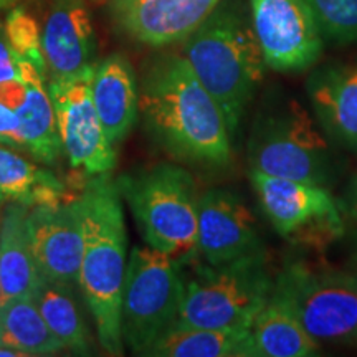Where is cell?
<instances>
[{"instance_id":"13","label":"cell","mask_w":357,"mask_h":357,"mask_svg":"<svg viewBox=\"0 0 357 357\" xmlns=\"http://www.w3.org/2000/svg\"><path fill=\"white\" fill-rule=\"evenodd\" d=\"M29 238L42 280L78 283L83 258V227L77 199L73 202L38 204L30 207Z\"/></svg>"},{"instance_id":"25","label":"cell","mask_w":357,"mask_h":357,"mask_svg":"<svg viewBox=\"0 0 357 357\" xmlns=\"http://www.w3.org/2000/svg\"><path fill=\"white\" fill-rule=\"evenodd\" d=\"M324 38L357 43V0H307Z\"/></svg>"},{"instance_id":"14","label":"cell","mask_w":357,"mask_h":357,"mask_svg":"<svg viewBox=\"0 0 357 357\" xmlns=\"http://www.w3.org/2000/svg\"><path fill=\"white\" fill-rule=\"evenodd\" d=\"M222 0H109L123 32L137 42L164 47L184 42Z\"/></svg>"},{"instance_id":"3","label":"cell","mask_w":357,"mask_h":357,"mask_svg":"<svg viewBox=\"0 0 357 357\" xmlns=\"http://www.w3.org/2000/svg\"><path fill=\"white\" fill-rule=\"evenodd\" d=\"M182 56L215 98L235 139L266 70L252 15L240 6L218 3L207 20L184 40Z\"/></svg>"},{"instance_id":"9","label":"cell","mask_w":357,"mask_h":357,"mask_svg":"<svg viewBox=\"0 0 357 357\" xmlns=\"http://www.w3.org/2000/svg\"><path fill=\"white\" fill-rule=\"evenodd\" d=\"M250 182L268 222L289 243L323 248L344 234L341 205L329 187L255 171Z\"/></svg>"},{"instance_id":"24","label":"cell","mask_w":357,"mask_h":357,"mask_svg":"<svg viewBox=\"0 0 357 357\" xmlns=\"http://www.w3.org/2000/svg\"><path fill=\"white\" fill-rule=\"evenodd\" d=\"M71 287L73 284L42 280L33 300L45 323L65 349H71L78 354H89L88 329L78 311Z\"/></svg>"},{"instance_id":"30","label":"cell","mask_w":357,"mask_h":357,"mask_svg":"<svg viewBox=\"0 0 357 357\" xmlns=\"http://www.w3.org/2000/svg\"><path fill=\"white\" fill-rule=\"evenodd\" d=\"M347 208H349L352 218L357 222V174L354 178H352V184L349 189V205H347Z\"/></svg>"},{"instance_id":"35","label":"cell","mask_w":357,"mask_h":357,"mask_svg":"<svg viewBox=\"0 0 357 357\" xmlns=\"http://www.w3.org/2000/svg\"><path fill=\"white\" fill-rule=\"evenodd\" d=\"M6 2H7V0H0V7H2V6H6Z\"/></svg>"},{"instance_id":"21","label":"cell","mask_w":357,"mask_h":357,"mask_svg":"<svg viewBox=\"0 0 357 357\" xmlns=\"http://www.w3.org/2000/svg\"><path fill=\"white\" fill-rule=\"evenodd\" d=\"M147 356L154 357H252L248 329H213L174 324Z\"/></svg>"},{"instance_id":"15","label":"cell","mask_w":357,"mask_h":357,"mask_svg":"<svg viewBox=\"0 0 357 357\" xmlns=\"http://www.w3.org/2000/svg\"><path fill=\"white\" fill-rule=\"evenodd\" d=\"M50 79L77 77L95 66L96 42L82 0H55L42 33Z\"/></svg>"},{"instance_id":"17","label":"cell","mask_w":357,"mask_h":357,"mask_svg":"<svg viewBox=\"0 0 357 357\" xmlns=\"http://www.w3.org/2000/svg\"><path fill=\"white\" fill-rule=\"evenodd\" d=\"M91 95L109 142L121 144L139 118V86L126 58L111 55L96 65Z\"/></svg>"},{"instance_id":"31","label":"cell","mask_w":357,"mask_h":357,"mask_svg":"<svg viewBox=\"0 0 357 357\" xmlns=\"http://www.w3.org/2000/svg\"><path fill=\"white\" fill-rule=\"evenodd\" d=\"M344 275H346L347 281H349L351 287L357 291V268H356V270H352V271H344Z\"/></svg>"},{"instance_id":"2","label":"cell","mask_w":357,"mask_h":357,"mask_svg":"<svg viewBox=\"0 0 357 357\" xmlns=\"http://www.w3.org/2000/svg\"><path fill=\"white\" fill-rule=\"evenodd\" d=\"M121 192L109 172L91 176L79 197L83 258L78 284L95 319L100 344L121 356V300L128 268V231Z\"/></svg>"},{"instance_id":"4","label":"cell","mask_w":357,"mask_h":357,"mask_svg":"<svg viewBox=\"0 0 357 357\" xmlns=\"http://www.w3.org/2000/svg\"><path fill=\"white\" fill-rule=\"evenodd\" d=\"M147 247L189 265L197 257L199 197L184 167L155 164L116 181Z\"/></svg>"},{"instance_id":"18","label":"cell","mask_w":357,"mask_h":357,"mask_svg":"<svg viewBox=\"0 0 357 357\" xmlns=\"http://www.w3.org/2000/svg\"><path fill=\"white\" fill-rule=\"evenodd\" d=\"M30 205L8 202L0 218V289L3 303L33 298L42 284L29 238Z\"/></svg>"},{"instance_id":"7","label":"cell","mask_w":357,"mask_h":357,"mask_svg":"<svg viewBox=\"0 0 357 357\" xmlns=\"http://www.w3.org/2000/svg\"><path fill=\"white\" fill-rule=\"evenodd\" d=\"M184 265L151 247H134L128 260L121 300L123 342L147 356L177 323L184 298Z\"/></svg>"},{"instance_id":"26","label":"cell","mask_w":357,"mask_h":357,"mask_svg":"<svg viewBox=\"0 0 357 357\" xmlns=\"http://www.w3.org/2000/svg\"><path fill=\"white\" fill-rule=\"evenodd\" d=\"M6 35L17 58L29 60L37 68L47 73V61L42 50V35L38 25L29 13L15 8L8 13L6 25Z\"/></svg>"},{"instance_id":"6","label":"cell","mask_w":357,"mask_h":357,"mask_svg":"<svg viewBox=\"0 0 357 357\" xmlns=\"http://www.w3.org/2000/svg\"><path fill=\"white\" fill-rule=\"evenodd\" d=\"M331 144L314 116L288 100L258 116L248 139L250 171L331 187L339 172Z\"/></svg>"},{"instance_id":"27","label":"cell","mask_w":357,"mask_h":357,"mask_svg":"<svg viewBox=\"0 0 357 357\" xmlns=\"http://www.w3.org/2000/svg\"><path fill=\"white\" fill-rule=\"evenodd\" d=\"M0 144H6L12 149L25 151L19 114L2 102H0Z\"/></svg>"},{"instance_id":"19","label":"cell","mask_w":357,"mask_h":357,"mask_svg":"<svg viewBox=\"0 0 357 357\" xmlns=\"http://www.w3.org/2000/svg\"><path fill=\"white\" fill-rule=\"evenodd\" d=\"M17 63L20 79L25 84V100L17 109L25 151L38 162L55 164L63 153V147L56 126L55 108L45 83V71L22 58H17Z\"/></svg>"},{"instance_id":"33","label":"cell","mask_w":357,"mask_h":357,"mask_svg":"<svg viewBox=\"0 0 357 357\" xmlns=\"http://www.w3.org/2000/svg\"><path fill=\"white\" fill-rule=\"evenodd\" d=\"M3 305V296H2V289H0V307Z\"/></svg>"},{"instance_id":"11","label":"cell","mask_w":357,"mask_h":357,"mask_svg":"<svg viewBox=\"0 0 357 357\" xmlns=\"http://www.w3.org/2000/svg\"><path fill=\"white\" fill-rule=\"evenodd\" d=\"M266 68L298 73L319 60L324 35L307 0H248Z\"/></svg>"},{"instance_id":"32","label":"cell","mask_w":357,"mask_h":357,"mask_svg":"<svg viewBox=\"0 0 357 357\" xmlns=\"http://www.w3.org/2000/svg\"><path fill=\"white\" fill-rule=\"evenodd\" d=\"M0 344H3V326H2V321H0Z\"/></svg>"},{"instance_id":"23","label":"cell","mask_w":357,"mask_h":357,"mask_svg":"<svg viewBox=\"0 0 357 357\" xmlns=\"http://www.w3.org/2000/svg\"><path fill=\"white\" fill-rule=\"evenodd\" d=\"M3 326V344L25 356H52L65 349L55 337L33 298H15L0 307Z\"/></svg>"},{"instance_id":"34","label":"cell","mask_w":357,"mask_h":357,"mask_svg":"<svg viewBox=\"0 0 357 357\" xmlns=\"http://www.w3.org/2000/svg\"><path fill=\"white\" fill-rule=\"evenodd\" d=\"M3 204H6V200L0 197V211H2V205H3Z\"/></svg>"},{"instance_id":"10","label":"cell","mask_w":357,"mask_h":357,"mask_svg":"<svg viewBox=\"0 0 357 357\" xmlns=\"http://www.w3.org/2000/svg\"><path fill=\"white\" fill-rule=\"evenodd\" d=\"M96 65L77 77L50 79L48 93L53 101L61 147L70 166L89 176L113 171L116 147L106 136L91 95Z\"/></svg>"},{"instance_id":"28","label":"cell","mask_w":357,"mask_h":357,"mask_svg":"<svg viewBox=\"0 0 357 357\" xmlns=\"http://www.w3.org/2000/svg\"><path fill=\"white\" fill-rule=\"evenodd\" d=\"M13 79H20L19 63L7 40L6 29L0 25V84L13 82Z\"/></svg>"},{"instance_id":"16","label":"cell","mask_w":357,"mask_h":357,"mask_svg":"<svg viewBox=\"0 0 357 357\" xmlns=\"http://www.w3.org/2000/svg\"><path fill=\"white\" fill-rule=\"evenodd\" d=\"M306 93L312 116L328 139L357 153V65L312 71Z\"/></svg>"},{"instance_id":"5","label":"cell","mask_w":357,"mask_h":357,"mask_svg":"<svg viewBox=\"0 0 357 357\" xmlns=\"http://www.w3.org/2000/svg\"><path fill=\"white\" fill-rule=\"evenodd\" d=\"M184 298L176 324L250 329L273 291L268 253L211 266L199 258L184 270Z\"/></svg>"},{"instance_id":"29","label":"cell","mask_w":357,"mask_h":357,"mask_svg":"<svg viewBox=\"0 0 357 357\" xmlns=\"http://www.w3.org/2000/svg\"><path fill=\"white\" fill-rule=\"evenodd\" d=\"M25 100V84L22 79H13V82L0 84V102L6 105L7 108L17 109L20 108Z\"/></svg>"},{"instance_id":"22","label":"cell","mask_w":357,"mask_h":357,"mask_svg":"<svg viewBox=\"0 0 357 357\" xmlns=\"http://www.w3.org/2000/svg\"><path fill=\"white\" fill-rule=\"evenodd\" d=\"M65 195V185L45 169L35 166L15 149L0 144V197L6 202L30 205L56 204Z\"/></svg>"},{"instance_id":"1","label":"cell","mask_w":357,"mask_h":357,"mask_svg":"<svg viewBox=\"0 0 357 357\" xmlns=\"http://www.w3.org/2000/svg\"><path fill=\"white\" fill-rule=\"evenodd\" d=\"M139 114L151 137L178 162L230 166L234 137L223 111L182 55L151 66L139 86Z\"/></svg>"},{"instance_id":"8","label":"cell","mask_w":357,"mask_h":357,"mask_svg":"<svg viewBox=\"0 0 357 357\" xmlns=\"http://www.w3.org/2000/svg\"><path fill=\"white\" fill-rule=\"evenodd\" d=\"M273 293L319 344L357 346V291L344 271L287 260L275 275Z\"/></svg>"},{"instance_id":"20","label":"cell","mask_w":357,"mask_h":357,"mask_svg":"<svg viewBox=\"0 0 357 357\" xmlns=\"http://www.w3.org/2000/svg\"><path fill=\"white\" fill-rule=\"evenodd\" d=\"M248 331L252 357H314L321 352L319 342L273 291Z\"/></svg>"},{"instance_id":"12","label":"cell","mask_w":357,"mask_h":357,"mask_svg":"<svg viewBox=\"0 0 357 357\" xmlns=\"http://www.w3.org/2000/svg\"><path fill=\"white\" fill-rule=\"evenodd\" d=\"M266 253L260 227L235 192L208 189L199 197L197 257L211 266Z\"/></svg>"}]
</instances>
